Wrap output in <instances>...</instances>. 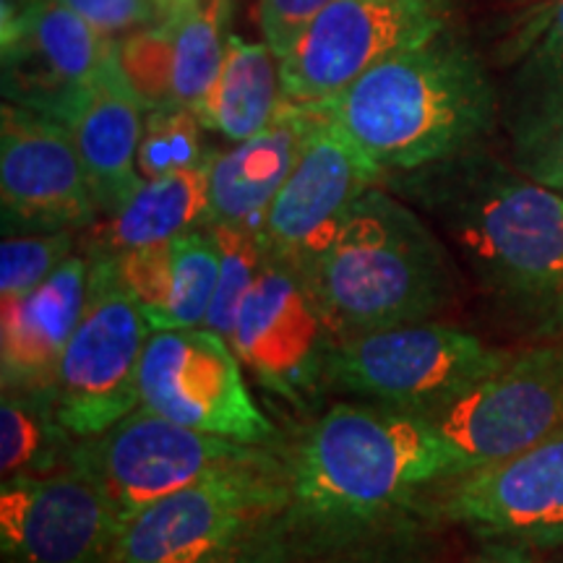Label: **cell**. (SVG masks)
<instances>
[{"label": "cell", "instance_id": "cell-5", "mask_svg": "<svg viewBox=\"0 0 563 563\" xmlns=\"http://www.w3.org/2000/svg\"><path fill=\"white\" fill-rule=\"evenodd\" d=\"M287 506L285 460L220 470L125 519L110 563H196L277 522Z\"/></svg>", "mask_w": 563, "mask_h": 563}, {"label": "cell", "instance_id": "cell-19", "mask_svg": "<svg viewBox=\"0 0 563 563\" xmlns=\"http://www.w3.org/2000/svg\"><path fill=\"white\" fill-rule=\"evenodd\" d=\"M89 287V258L70 256L37 290L0 300V378L3 391L53 394Z\"/></svg>", "mask_w": 563, "mask_h": 563}, {"label": "cell", "instance_id": "cell-25", "mask_svg": "<svg viewBox=\"0 0 563 563\" xmlns=\"http://www.w3.org/2000/svg\"><path fill=\"white\" fill-rule=\"evenodd\" d=\"M517 58L509 129L563 115V0L532 11L519 37Z\"/></svg>", "mask_w": 563, "mask_h": 563}, {"label": "cell", "instance_id": "cell-27", "mask_svg": "<svg viewBox=\"0 0 563 563\" xmlns=\"http://www.w3.org/2000/svg\"><path fill=\"white\" fill-rule=\"evenodd\" d=\"M207 230L220 251V279H217L207 327L230 340L241 302L272 256L258 230L235 228V224H211Z\"/></svg>", "mask_w": 563, "mask_h": 563}, {"label": "cell", "instance_id": "cell-10", "mask_svg": "<svg viewBox=\"0 0 563 563\" xmlns=\"http://www.w3.org/2000/svg\"><path fill=\"white\" fill-rule=\"evenodd\" d=\"M139 399L144 410L203 433L249 443L274 433L245 386L235 347L209 327L152 332L141 357Z\"/></svg>", "mask_w": 563, "mask_h": 563}, {"label": "cell", "instance_id": "cell-2", "mask_svg": "<svg viewBox=\"0 0 563 563\" xmlns=\"http://www.w3.org/2000/svg\"><path fill=\"white\" fill-rule=\"evenodd\" d=\"M287 525L295 545L329 543L397 522L431 485L460 475V460L422 412L336 405L285 460Z\"/></svg>", "mask_w": 563, "mask_h": 563}, {"label": "cell", "instance_id": "cell-29", "mask_svg": "<svg viewBox=\"0 0 563 563\" xmlns=\"http://www.w3.org/2000/svg\"><path fill=\"white\" fill-rule=\"evenodd\" d=\"M76 238L60 232H5L0 245V300L37 290L66 258L74 256Z\"/></svg>", "mask_w": 563, "mask_h": 563}, {"label": "cell", "instance_id": "cell-3", "mask_svg": "<svg viewBox=\"0 0 563 563\" xmlns=\"http://www.w3.org/2000/svg\"><path fill=\"white\" fill-rule=\"evenodd\" d=\"M334 340L428 321L460 295V264L397 194L373 186L327 243L298 264Z\"/></svg>", "mask_w": 563, "mask_h": 563}, {"label": "cell", "instance_id": "cell-4", "mask_svg": "<svg viewBox=\"0 0 563 563\" xmlns=\"http://www.w3.org/2000/svg\"><path fill=\"white\" fill-rule=\"evenodd\" d=\"M327 108L389 175L477 150L496 123V91L475 55L441 30L365 70Z\"/></svg>", "mask_w": 563, "mask_h": 563}, {"label": "cell", "instance_id": "cell-18", "mask_svg": "<svg viewBox=\"0 0 563 563\" xmlns=\"http://www.w3.org/2000/svg\"><path fill=\"white\" fill-rule=\"evenodd\" d=\"M230 5L232 0H194L118 42L125 76L146 112L194 110L199 115L228 55Z\"/></svg>", "mask_w": 563, "mask_h": 563}, {"label": "cell", "instance_id": "cell-33", "mask_svg": "<svg viewBox=\"0 0 563 563\" xmlns=\"http://www.w3.org/2000/svg\"><path fill=\"white\" fill-rule=\"evenodd\" d=\"M332 3L336 0H258L264 42L282 60Z\"/></svg>", "mask_w": 563, "mask_h": 563}, {"label": "cell", "instance_id": "cell-22", "mask_svg": "<svg viewBox=\"0 0 563 563\" xmlns=\"http://www.w3.org/2000/svg\"><path fill=\"white\" fill-rule=\"evenodd\" d=\"M110 258L152 332L207 327L220 279V251L207 228Z\"/></svg>", "mask_w": 563, "mask_h": 563}, {"label": "cell", "instance_id": "cell-31", "mask_svg": "<svg viewBox=\"0 0 563 563\" xmlns=\"http://www.w3.org/2000/svg\"><path fill=\"white\" fill-rule=\"evenodd\" d=\"M514 165L540 186L563 194V115L509 129Z\"/></svg>", "mask_w": 563, "mask_h": 563}, {"label": "cell", "instance_id": "cell-8", "mask_svg": "<svg viewBox=\"0 0 563 563\" xmlns=\"http://www.w3.org/2000/svg\"><path fill=\"white\" fill-rule=\"evenodd\" d=\"M152 327L118 279L110 256L89 253V287L53 389L60 426L76 439L110 428L139 407V371Z\"/></svg>", "mask_w": 563, "mask_h": 563}, {"label": "cell", "instance_id": "cell-14", "mask_svg": "<svg viewBox=\"0 0 563 563\" xmlns=\"http://www.w3.org/2000/svg\"><path fill=\"white\" fill-rule=\"evenodd\" d=\"M118 530L110 498L81 470L3 477V563H110Z\"/></svg>", "mask_w": 563, "mask_h": 563}, {"label": "cell", "instance_id": "cell-21", "mask_svg": "<svg viewBox=\"0 0 563 563\" xmlns=\"http://www.w3.org/2000/svg\"><path fill=\"white\" fill-rule=\"evenodd\" d=\"M323 104L282 102L277 115L256 136L238 141L230 152L211 154L207 224L258 230L272 201L298 165L302 146Z\"/></svg>", "mask_w": 563, "mask_h": 563}, {"label": "cell", "instance_id": "cell-6", "mask_svg": "<svg viewBox=\"0 0 563 563\" xmlns=\"http://www.w3.org/2000/svg\"><path fill=\"white\" fill-rule=\"evenodd\" d=\"M514 355L441 321L397 323L334 344L327 384L397 410L433 412Z\"/></svg>", "mask_w": 563, "mask_h": 563}, {"label": "cell", "instance_id": "cell-7", "mask_svg": "<svg viewBox=\"0 0 563 563\" xmlns=\"http://www.w3.org/2000/svg\"><path fill=\"white\" fill-rule=\"evenodd\" d=\"M269 456L274 454L264 443L203 433L136 407L104 431L74 439L68 467L100 485L123 525L201 477Z\"/></svg>", "mask_w": 563, "mask_h": 563}, {"label": "cell", "instance_id": "cell-36", "mask_svg": "<svg viewBox=\"0 0 563 563\" xmlns=\"http://www.w3.org/2000/svg\"><path fill=\"white\" fill-rule=\"evenodd\" d=\"M154 3L159 5L162 16L167 19V16H173V13L178 11V9H183V5H186V3H191V0H154Z\"/></svg>", "mask_w": 563, "mask_h": 563}, {"label": "cell", "instance_id": "cell-15", "mask_svg": "<svg viewBox=\"0 0 563 563\" xmlns=\"http://www.w3.org/2000/svg\"><path fill=\"white\" fill-rule=\"evenodd\" d=\"M0 201L5 232H76L97 220L100 211L66 123L3 104Z\"/></svg>", "mask_w": 563, "mask_h": 563}, {"label": "cell", "instance_id": "cell-26", "mask_svg": "<svg viewBox=\"0 0 563 563\" xmlns=\"http://www.w3.org/2000/svg\"><path fill=\"white\" fill-rule=\"evenodd\" d=\"M76 435L60 426L53 394L3 391L0 405V470L3 477L40 475L68 467Z\"/></svg>", "mask_w": 563, "mask_h": 563}, {"label": "cell", "instance_id": "cell-13", "mask_svg": "<svg viewBox=\"0 0 563 563\" xmlns=\"http://www.w3.org/2000/svg\"><path fill=\"white\" fill-rule=\"evenodd\" d=\"M230 344L264 389L302 405L327 384L336 340L298 266L269 258L241 302Z\"/></svg>", "mask_w": 563, "mask_h": 563}, {"label": "cell", "instance_id": "cell-38", "mask_svg": "<svg viewBox=\"0 0 563 563\" xmlns=\"http://www.w3.org/2000/svg\"><path fill=\"white\" fill-rule=\"evenodd\" d=\"M191 3H194V0H191Z\"/></svg>", "mask_w": 563, "mask_h": 563}, {"label": "cell", "instance_id": "cell-9", "mask_svg": "<svg viewBox=\"0 0 563 563\" xmlns=\"http://www.w3.org/2000/svg\"><path fill=\"white\" fill-rule=\"evenodd\" d=\"M426 418L454 449L460 475L525 452L563 426V340L514 352Z\"/></svg>", "mask_w": 563, "mask_h": 563}, {"label": "cell", "instance_id": "cell-11", "mask_svg": "<svg viewBox=\"0 0 563 563\" xmlns=\"http://www.w3.org/2000/svg\"><path fill=\"white\" fill-rule=\"evenodd\" d=\"M431 506L439 519L464 527L501 548H553L563 543V426L525 452L490 467L439 483Z\"/></svg>", "mask_w": 563, "mask_h": 563}, {"label": "cell", "instance_id": "cell-24", "mask_svg": "<svg viewBox=\"0 0 563 563\" xmlns=\"http://www.w3.org/2000/svg\"><path fill=\"white\" fill-rule=\"evenodd\" d=\"M282 91L279 58L266 42L230 37L228 55L199 112L201 123L230 141L256 136L277 115Z\"/></svg>", "mask_w": 563, "mask_h": 563}, {"label": "cell", "instance_id": "cell-37", "mask_svg": "<svg viewBox=\"0 0 563 563\" xmlns=\"http://www.w3.org/2000/svg\"><path fill=\"white\" fill-rule=\"evenodd\" d=\"M32 3H37V0H16V5H13V9H24V5H32Z\"/></svg>", "mask_w": 563, "mask_h": 563}, {"label": "cell", "instance_id": "cell-30", "mask_svg": "<svg viewBox=\"0 0 563 563\" xmlns=\"http://www.w3.org/2000/svg\"><path fill=\"white\" fill-rule=\"evenodd\" d=\"M285 563H426V555L407 532L405 519H397L352 538L295 545V553Z\"/></svg>", "mask_w": 563, "mask_h": 563}, {"label": "cell", "instance_id": "cell-32", "mask_svg": "<svg viewBox=\"0 0 563 563\" xmlns=\"http://www.w3.org/2000/svg\"><path fill=\"white\" fill-rule=\"evenodd\" d=\"M108 42H123L159 24L162 11L154 0H63Z\"/></svg>", "mask_w": 563, "mask_h": 563}, {"label": "cell", "instance_id": "cell-20", "mask_svg": "<svg viewBox=\"0 0 563 563\" xmlns=\"http://www.w3.org/2000/svg\"><path fill=\"white\" fill-rule=\"evenodd\" d=\"M144 112V102L123 70L118 42H112L68 123L97 211L104 217L121 211L144 183L139 173Z\"/></svg>", "mask_w": 563, "mask_h": 563}, {"label": "cell", "instance_id": "cell-35", "mask_svg": "<svg viewBox=\"0 0 563 563\" xmlns=\"http://www.w3.org/2000/svg\"><path fill=\"white\" fill-rule=\"evenodd\" d=\"M470 563H527L519 551H514V548H504V555H485V559H475Z\"/></svg>", "mask_w": 563, "mask_h": 563}, {"label": "cell", "instance_id": "cell-28", "mask_svg": "<svg viewBox=\"0 0 563 563\" xmlns=\"http://www.w3.org/2000/svg\"><path fill=\"white\" fill-rule=\"evenodd\" d=\"M201 118L194 110H152L146 112L144 133L139 144V173L144 180L159 175L191 170L211 159L203 152Z\"/></svg>", "mask_w": 563, "mask_h": 563}, {"label": "cell", "instance_id": "cell-34", "mask_svg": "<svg viewBox=\"0 0 563 563\" xmlns=\"http://www.w3.org/2000/svg\"><path fill=\"white\" fill-rule=\"evenodd\" d=\"M295 553V538L287 525V514L277 522L251 532L235 545L207 555L196 563H285Z\"/></svg>", "mask_w": 563, "mask_h": 563}, {"label": "cell", "instance_id": "cell-1", "mask_svg": "<svg viewBox=\"0 0 563 563\" xmlns=\"http://www.w3.org/2000/svg\"><path fill=\"white\" fill-rule=\"evenodd\" d=\"M382 186L443 232L493 319L534 342L563 340V194L481 150Z\"/></svg>", "mask_w": 563, "mask_h": 563}, {"label": "cell", "instance_id": "cell-12", "mask_svg": "<svg viewBox=\"0 0 563 563\" xmlns=\"http://www.w3.org/2000/svg\"><path fill=\"white\" fill-rule=\"evenodd\" d=\"M443 30L439 0H336L279 60L295 104H327L365 70Z\"/></svg>", "mask_w": 563, "mask_h": 563}, {"label": "cell", "instance_id": "cell-17", "mask_svg": "<svg viewBox=\"0 0 563 563\" xmlns=\"http://www.w3.org/2000/svg\"><path fill=\"white\" fill-rule=\"evenodd\" d=\"M112 42L63 0H37L3 21V97L70 123Z\"/></svg>", "mask_w": 563, "mask_h": 563}, {"label": "cell", "instance_id": "cell-16", "mask_svg": "<svg viewBox=\"0 0 563 563\" xmlns=\"http://www.w3.org/2000/svg\"><path fill=\"white\" fill-rule=\"evenodd\" d=\"M384 173L323 104L298 165L266 211L258 235L272 258L298 266L332 238L363 194L382 186Z\"/></svg>", "mask_w": 563, "mask_h": 563}, {"label": "cell", "instance_id": "cell-23", "mask_svg": "<svg viewBox=\"0 0 563 563\" xmlns=\"http://www.w3.org/2000/svg\"><path fill=\"white\" fill-rule=\"evenodd\" d=\"M209 162L141 183L129 203L102 224L91 253L118 256L201 230L209 211Z\"/></svg>", "mask_w": 563, "mask_h": 563}]
</instances>
